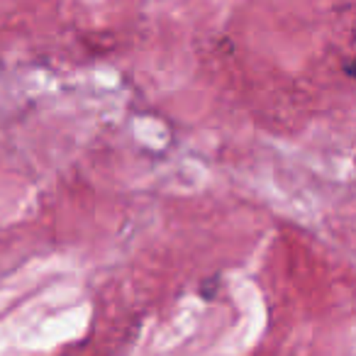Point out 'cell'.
<instances>
[{
    "instance_id": "obj_1",
    "label": "cell",
    "mask_w": 356,
    "mask_h": 356,
    "mask_svg": "<svg viewBox=\"0 0 356 356\" xmlns=\"http://www.w3.org/2000/svg\"><path fill=\"white\" fill-rule=\"evenodd\" d=\"M220 291V278H208V281H203V286H200V296H203V300H215V296H218Z\"/></svg>"
},
{
    "instance_id": "obj_2",
    "label": "cell",
    "mask_w": 356,
    "mask_h": 356,
    "mask_svg": "<svg viewBox=\"0 0 356 356\" xmlns=\"http://www.w3.org/2000/svg\"><path fill=\"white\" fill-rule=\"evenodd\" d=\"M346 76H351V79H356V59L351 61V64H346Z\"/></svg>"
}]
</instances>
